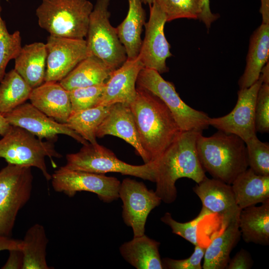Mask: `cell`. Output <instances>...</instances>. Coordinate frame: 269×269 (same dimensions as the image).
Segmentation results:
<instances>
[{
  "label": "cell",
  "mask_w": 269,
  "mask_h": 269,
  "mask_svg": "<svg viewBox=\"0 0 269 269\" xmlns=\"http://www.w3.org/2000/svg\"><path fill=\"white\" fill-rule=\"evenodd\" d=\"M201 131L181 132L154 162L156 194L167 204L177 197L176 181L181 178L192 179L197 184L206 177L196 148Z\"/></svg>",
  "instance_id": "6da1fadb"
},
{
  "label": "cell",
  "mask_w": 269,
  "mask_h": 269,
  "mask_svg": "<svg viewBox=\"0 0 269 269\" xmlns=\"http://www.w3.org/2000/svg\"><path fill=\"white\" fill-rule=\"evenodd\" d=\"M129 106L139 139L150 162L155 161L182 132L165 104L150 92L136 87Z\"/></svg>",
  "instance_id": "7a4b0ae2"
},
{
  "label": "cell",
  "mask_w": 269,
  "mask_h": 269,
  "mask_svg": "<svg viewBox=\"0 0 269 269\" xmlns=\"http://www.w3.org/2000/svg\"><path fill=\"white\" fill-rule=\"evenodd\" d=\"M196 148L204 170L227 184L249 167L246 143L235 134L219 130L210 136L201 134Z\"/></svg>",
  "instance_id": "3957f363"
},
{
  "label": "cell",
  "mask_w": 269,
  "mask_h": 269,
  "mask_svg": "<svg viewBox=\"0 0 269 269\" xmlns=\"http://www.w3.org/2000/svg\"><path fill=\"white\" fill-rule=\"evenodd\" d=\"M93 7L88 0H42L36 15L39 26L50 35L84 39Z\"/></svg>",
  "instance_id": "277c9868"
},
{
  "label": "cell",
  "mask_w": 269,
  "mask_h": 269,
  "mask_svg": "<svg viewBox=\"0 0 269 269\" xmlns=\"http://www.w3.org/2000/svg\"><path fill=\"white\" fill-rule=\"evenodd\" d=\"M54 143L49 140L42 141L26 130L10 125L7 132L0 139V157L4 158L7 164L36 167L49 181L51 179V175L47 168L45 157H49L55 166L53 158L62 156L55 149Z\"/></svg>",
  "instance_id": "5b68a950"
},
{
  "label": "cell",
  "mask_w": 269,
  "mask_h": 269,
  "mask_svg": "<svg viewBox=\"0 0 269 269\" xmlns=\"http://www.w3.org/2000/svg\"><path fill=\"white\" fill-rule=\"evenodd\" d=\"M64 166L69 169L98 174L117 172L155 181L153 162L140 165L129 164L119 159L112 151L98 143L83 145L78 152L67 154Z\"/></svg>",
  "instance_id": "8992f818"
},
{
  "label": "cell",
  "mask_w": 269,
  "mask_h": 269,
  "mask_svg": "<svg viewBox=\"0 0 269 269\" xmlns=\"http://www.w3.org/2000/svg\"><path fill=\"white\" fill-rule=\"evenodd\" d=\"M136 84L158 97L165 104L181 131H203L208 128V115L184 102L174 85L164 80L157 71L143 67L138 74Z\"/></svg>",
  "instance_id": "52a82bcc"
},
{
  "label": "cell",
  "mask_w": 269,
  "mask_h": 269,
  "mask_svg": "<svg viewBox=\"0 0 269 269\" xmlns=\"http://www.w3.org/2000/svg\"><path fill=\"white\" fill-rule=\"evenodd\" d=\"M110 1L96 0L90 14L86 40L91 55L100 58L114 71L126 61L127 56L116 28L110 22Z\"/></svg>",
  "instance_id": "ba28073f"
},
{
  "label": "cell",
  "mask_w": 269,
  "mask_h": 269,
  "mask_svg": "<svg viewBox=\"0 0 269 269\" xmlns=\"http://www.w3.org/2000/svg\"><path fill=\"white\" fill-rule=\"evenodd\" d=\"M31 167L7 164L0 171V234L11 235L19 211L30 199Z\"/></svg>",
  "instance_id": "9c48e42d"
},
{
  "label": "cell",
  "mask_w": 269,
  "mask_h": 269,
  "mask_svg": "<svg viewBox=\"0 0 269 269\" xmlns=\"http://www.w3.org/2000/svg\"><path fill=\"white\" fill-rule=\"evenodd\" d=\"M51 180L56 192L70 197L77 192L88 191L95 193L105 203H111L119 198L120 181L105 174L71 170L63 166L55 171Z\"/></svg>",
  "instance_id": "30bf717a"
},
{
  "label": "cell",
  "mask_w": 269,
  "mask_h": 269,
  "mask_svg": "<svg viewBox=\"0 0 269 269\" xmlns=\"http://www.w3.org/2000/svg\"><path fill=\"white\" fill-rule=\"evenodd\" d=\"M119 195L123 204L125 223L132 227L134 237L143 235L147 218L151 210L160 205V198L143 182L129 178L121 183Z\"/></svg>",
  "instance_id": "8fae6325"
},
{
  "label": "cell",
  "mask_w": 269,
  "mask_h": 269,
  "mask_svg": "<svg viewBox=\"0 0 269 269\" xmlns=\"http://www.w3.org/2000/svg\"><path fill=\"white\" fill-rule=\"evenodd\" d=\"M263 83L261 77L249 88L240 89L236 106L228 114L219 118H210L211 125L227 133L235 134L245 142L256 136L255 105L259 90Z\"/></svg>",
  "instance_id": "7c38bea8"
},
{
  "label": "cell",
  "mask_w": 269,
  "mask_h": 269,
  "mask_svg": "<svg viewBox=\"0 0 269 269\" xmlns=\"http://www.w3.org/2000/svg\"><path fill=\"white\" fill-rule=\"evenodd\" d=\"M45 45L47 60L44 82H59L80 62L92 55L84 39L50 35Z\"/></svg>",
  "instance_id": "4fadbf2b"
},
{
  "label": "cell",
  "mask_w": 269,
  "mask_h": 269,
  "mask_svg": "<svg viewBox=\"0 0 269 269\" xmlns=\"http://www.w3.org/2000/svg\"><path fill=\"white\" fill-rule=\"evenodd\" d=\"M10 125L23 128L39 139L55 142L58 135L70 136L83 145L89 142L72 130L67 123L47 116L30 103H24L3 116Z\"/></svg>",
  "instance_id": "5bb4252c"
},
{
  "label": "cell",
  "mask_w": 269,
  "mask_h": 269,
  "mask_svg": "<svg viewBox=\"0 0 269 269\" xmlns=\"http://www.w3.org/2000/svg\"><path fill=\"white\" fill-rule=\"evenodd\" d=\"M149 6V18L144 24L145 36L138 56L144 68L161 74L168 71L166 60L172 56L164 32L167 21L164 13L155 2Z\"/></svg>",
  "instance_id": "9a60e30c"
},
{
  "label": "cell",
  "mask_w": 269,
  "mask_h": 269,
  "mask_svg": "<svg viewBox=\"0 0 269 269\" xmlns=\"http://www.w3.org/2000/svg\"><path fill=\"white\" fill-rule=\"evenodd\" d=\"M193 190L200 199L203 208L212 214L220 215L224 227L230 222L239 219L241 209L236 203L231 184L206 177Z\"/></svg>",
  "instance_id": "2e32d148"
},
{
  "label": "cell",
  "mask_w": 269,
  "mask_h": 269,
  "mask_svg": "<svg viewBox=\"0 0 269 269\" xmlns=\"http://www.w3.org/2000/svg\"><path fill=\"white\" fill-rule=\"evenodd\" d=\"M143 67L138 56L134 59L127 58L112 72L105 82L97 106H109L118 103L130 105L135 97L137 76Z\"/></svg>",
  "instance_id": "e0dca14e"
},
{
  "label": "cell",
  "mask_w": 269,
  "mask_h": 269,
  "mask_svg": "<svg viewBox=\"0 0 269 269\" xmlns=\"http://www.w3.org/2000/svg\"><path fill=\"white\" fill-rule=\"evenodd\" d=\"M107 135L116 136L124 139L134 147L144 163L150 162L140 144L129 105L118 103L111 105L96 133V137L99 138Z\"/></svg>",
  "instance_id": "ac0fdd59"
},
{
  "label": "cell",
  "mask_w": 269,
  "mask_h": 269,
  "mask_svg": "<svg viewBox=\"0 0 269 269\" xmlns=\"http://www.w3.org/2000/svg\"><path fill=\"white\" fill-rule=\"evenodd\" d=\"M30 103L47 116L66 123L72 113L69 91L58 82H44L32 89Z\"/></svg>",
  "instance_id": "d6986e66"
},
{
  "label": "cell",
  "mask_w": 269,
  "mask_h": 269,
  "mask_svg": "<svg viewBox=\"0 0 269 269\" xmlns=\"http://www.w3.org/2000/svg\"><path fill=\"white\" fill-rule=\"evenodd\" d=\"M269 56V23L262 22L250 39L246 66L238 82L240 89L249 88L259 80Z\"/></svg>",
  "instance_id": "ffe728a7"
},
{
  "label": "cell",
  "mask_w": 269,
  "mask_h": 269,
  "mask_svg": "<svg viewBox=\"0 0 269 269\" xmlns=\"http://www.w3.org/2000/svg\"><path fill=\"white\" fill-rule=\"evenodd\" d=\"M47 60L45 44L35 42L21 47L14 59V69L33 89L44 82Z\"/></svg>",
  "instance_id": "44dd1931"
},
{
  "label": "cell",
  "mask_w": 269,
  "mask_h": 269,
  "mask_svg": "<svg viewBox=\"0 0 269 269\" xmlns=\"http://www.w3.org/2000/svg\"><path fill=\"white\" fill-rule=\"evenodd\" d=\"M231 185L241 209L269 201V176L258 174L248 168Z\"/></svg>",
  "instance_id": "7402d4cb"
},
{
  "label": "cell",
  "mask_w": 269,
  "mask_h": 269,
  "mask_svg": "<svg viewBox=\"0 0 269 269\" xmlns=\"http://www.w3.org/2000/svg\"><path fill=\"white\" fill-rule=\"evenodd\" d=\"M238 224L241 237L247 243L269 244V201L259 206L241 210Z\"/></svg>",
  "instance_id": "603a6c76"
},
{
  "label": "cell",
  "mask_w": 269,
  "mask_h": 269,
  "mask_svg": "<svg viewBox=\"0 0 269 269\" xmlns=\"http://www.w3.org/2000/svg\"><path fill=\"white\" fill-rule=\"evenodd\" d=\"M128 0V14L116 30L125 48L127 58L134 59L138 56L141 48V34L145 23V12L141 0Z\"/></svg>",
  "instance_id": "cb8c5ba5"
},
{
  "label": "cell",
  "mask_w": 269,
  "mask_h": 269,
  "mask_svg": "<svg viewBox=\"0 0 269 269\" xmlns=\"http://www.w3.org/2000/svg\"><path fill=\"white\" fill-rule=\"evenodd\" d=\"M241 237L238 220L230 222L224 228L223 232L206 247L202 268L226 269L230 260V254Z\"/></svg>",
  "instance_id": "d4e9b609"
},
{
  "label": "cell",
  "mask_w": 269,
  "mask_h": 269,
  "mask_svg": "<svg viewBox=\"0 0 269 269\" xmlns=\"http://www.w3.org/2000/svg\"><path fill=\"white\" fill-rule=\"evenodd\" d=\"M113 71L100 58L92 55L80 62L59 83L69 91L104 83Z\"/></svg>",
  "instance_id": "484cf974"
},
{
  "label": "cell",
  "mask_w": 269,
  "mask_h": 269,
  "mask_svg": "<svg viewBox=\"0 0 269 269\" xmlns=\"http://www.w3.org/2000/svg\"><path fill=\"white\" fill-rule=\"evenodd\" d=\"M159 245L144 234L122 244L120 252L123 258L137 269H162Z\"/></svg>",
  "instance_id": "4316f807"
},
{
  "label": "cell",
  "mask_w": 269,
  "mask_h": 269,
  "mask_svg": "<svg viewBox=\"0 0 269 269\" xmlns=\"http://www.w3.org/2000/svg\"><path fill=\"white\" fill-rule=\"evenodd\" d=\"M48 239L44 227L35 224L26 231L22 240V269H49L46 261Z\"/></svg>",
  "instance_id": "83f0119b"
},
{
  "label": "cell",
  "mask_w": 269,
  "mask_h": 269,
  "mask_svg": "<svg viewBox=\"0 0 269 269\" xmlns=\"http://www.w3.org/2000/svg\"><path fill=\"white\" fill-rule=\"evenodd\" d=\"M0 115L10 112L29 99L32 89L14 69L0 82Z\"/></svg>",
  "instance_id": "f1b7e54d"
},
{
  "label": "cell",
  "mask_w": 269,
  "mask_h": 269,
  "mask_svg": "<svg viewBox=\"0 0 269 269\" xmlns=\"http://www.w3.org/2000/svg\"><path fill=\"white\" fill-rule=\"evenodd\" d=\"M111 105L97 106L72 112L66 123L83 138L96 144V131L109 111Z\"/></svg>",
  "instance_id": "f546056e"
},
{
  "label": "cell",
  "mask_w": 269,
  "mask_h": 269,
  "mask_svg": "<svg viewBox=\"0 0 269 269\" xmlns=\"http://www.w3.org/2000/svg\"><path fill=\"white\" fill-rule=\"evenodd\" d=\"M0 0V82L3 79L8 62L14 59L22 46L21 37L18 30L9 33L5 21L1 15V5Z\"/></svg>",
  "instance_id": "4dcf8cb0"
},
{
  "label": "cell",
  "mask_w": 269,
  "mask_h": 269,
  "mask_svg": "<svg viewBox=\"0 0 269 269\" xmlns=\"http://www.w3.org/2000/svg\"><path fill=\"white\" fill-rule=\"evenodd\" d=\"M164 13L166 21L186 18L198 19L201 13L200 0H155Z\"/></svg>",
  "instance_id": "1f68e13d"
},
{
  "label": "cell",
  "mask_w": 269,
  "mask_h": 269,
  "mask_svg": "<svg viewBox=\"0 0 269 269\" xmlns=\"http://www.w3.org/2000/svg\"><path fill=\"white\" fill-rule=\"evenodd\" d=\"M248 166L256 173L269 176V143L255 136L245 142Z\"/></svg>",
  "instance_id": "d6a6232c"
},
{
  "label": "cell",
  "mask_w": 269,
  "mask_h": 269,
  "mask_svg": "<svg viewBox=\"0 0 269 269\" xmlns=\"http://www.w3.org/2000/svg\"><path fill=\"white\" fill-rule=\"evenodd\" d=\"M211 213L205 208H202L198 215L190 221L181 223L176 221L171 216L170 213L166 212L161 218V221L170 227L172 232L176 234L194 246L201 245L199 242L198 231L199 223L206 216Z\"/></svg>",
  "instance_id": "836d02e7"
},
{
  "label": "cell",
  "mask_w": 269,
  "mask_h": 269,
  "mask_svg": "<svg viewBox=\"0 0 269 269\" xmlns=\"http://www.w3.org/2000/svg\"><path fill=\"white\" fill-rule=\"evenodd\" d=\"M105 83L69 91L72 113L97 106Z\"/></svg>",
  "instance_id": "e575fe53"
},
{
  "label": "cell",
  "mask_w": 269,
  "mask_h": 269,
  "mask_svg": "<svg viewBox=\"0 0 269 269\" xmlns=\"http://www.w3.org/2000/svg\"><path fill=\"white\" fill-rule=\"evenodd\" d=\"M255 126L257 132H269V84L262 83L255 105Z\"/></svg>",
  "instance_id": "d590c367"
},
{
  "label": "cell",
  "mask_w": 269,
  "mask_h": 269,
  "mask_svg": "<svg viewBox=\"0 0 269 269\" xmlns=\"http://www.w3.org/2000/svg\"><path fill=\"white\" fill-rule=\"evenodd\" d=\"M206 247L202 245L195 246L193 254L188 258L174 260L164 258L162 260L163 269H201V261L204 258Z\"/></svg>",
  "instance_id": "8d00e7d4"
},
{
  "label": "cell",
  "mask_w": 269,
  "mask_h": 269,
  "mask_svg": "<svg viewBox=\"0 0 269 269\" xmlns=\"http://www.w3.org/2000/svg\"><path fill=\"white\" fill-rule=\"evenodd\" d=\"M253 263L250 253L241 249L230 259L226 269H250L252 268Z\"/></svg>",
  "instance_id": "74e56055"
},
{
  "label": "cell",
  "mask_w": 269,
  "mask_h": 269,
  "mask_svg": "<svg viewBox=\"0 0 269 269\" xmlns=\"http://www.w3.org/2000/svg\"><path fill=\"white\" fill-rule=\"evenodd\" d=\"M9 256L2 269H22L23 256L21 250L15 249L8 251Z\"/></svg>",
  "instance_id": "f35d334b"
},
{
  "label": "cell",
  "mask_w": 269,
  "mask_h": 269,
  "mask_svg": "<svg viewBox=\"0 0 269 269\" xmlns=\"http://www.w3.org/2000/svg\"><path fill=\"white\" fill-rule=\"evenodd\" d=\"M200 1L201 11L198 19L201 20L208 28L211 24L218 19L219 15L211 12L210 7V0H200Z\"/></svg>",
  "instance_id": "ab89813d"
},
{
  "label": "cell",
  "mask_w": 269,
  "mask_h": 269,
  "mask_svg": "<svg viewBox=\"0 0 269 269\" xmlns=\"http://www.w3.org/2000/svg\"><path fill=\"white\" fill-rule=\"evenodd\" d=\"M22 240H15L0 234V252L22 249Z\"/></svg>",
  "instance_id": "60d3db41"
},
{
  "label": "cell",
  "mask_w": 269,
  "mask_h": 269,
  "mask_svg": "<svg viewBox=\"0 0 269 269\" xmlns=\"http://www.w3.org/2000/svg\"><path fill=\"white\" fill-rule=\"evenodd\" d=\"M260 12L262 15L263 22H269V0H261Z\"/></svg>",
  "instance_id": "b9f144b4"
},
{
  "label": "cell",
  "mask_w": 269,
  "mask_h": 269,
  "mask_svg": "<svg viewBox=\"0 0 269 269\" xmlns=\"http://www.w3.org/2000/svg\"><path fill=\"white\" fill-rule=\"evenodd\" d=\"M10 125L4 117L0 115V135H4L8 131Z\"/></svg>",
  "instance_id": "7bdbcfd3"
},
{
  "label": "cell",
  "mask_w": 269,
  "mask_h": 269,
  "mask_svg": "<svg viewBox=\"0 0 269 269\" xmlns=\"http://www.w3.org/2000/svg\"><path fill=\"white\" fill-rule=\"evenodd\" d=\"M260 77L263 83L269 84V61L266 64L262 69Z\"/></svg>",
  "instance_id": "ee69618b"
},
{
  "label": "cell",
  "mask_w": 269,
  "mask_h": 269,
  "mask_svg": "<svg viewBox=\"0 0 269 269\" xmlns=\"http://www.w3.org/2000/svg\"><path fill=\"white\" fill-rule=\"evenodd\" d=\"M155 0H141L142 3L148 4L149 5H151Z\"/></svg>",
  "instance_id": "f6af8a7d"
}]
</instances>
